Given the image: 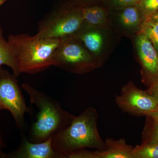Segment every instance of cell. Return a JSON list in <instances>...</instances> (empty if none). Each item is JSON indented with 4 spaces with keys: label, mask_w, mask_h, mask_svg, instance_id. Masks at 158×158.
<instances>
[{
    "label": "cell",
    "mask_w": 158,
    "mask_h": 158,
    "mask_svg": "<svg viewBox=\"0 0 158 158\" xmlns=\"http://www.w3.org/2000/svg\"><path fill=\"white\" fill-rule=\"evenodd\" d=\"M89 0H75V2L76 3V6L80 8H83L84 7V3L88 2Z\"/></svg>",
    "instance_id": "23"
},
{
    "label": "cell",
    "mask_w": 158,
    "mask_h": 158,
    "mask_svg": "<svg viewBox=\"0 0 158 158\" xmlns=\"http://www.w3.org/2000/svg\"><path fill=\"white\" fill-rule=\"evenodd\" d=\"M135 158H158V143L142 141L140 145L133 148Z\"/></svg>",
    "instance_id": "13"
},
{
    "label": "cell",
    "mask_w": 158,
    "mask_h": 158,
    "mask_svg": "<svg viewBox=\"0 0 158 158\" xmlns=\"http://www.w3.org/2000/svg\"><path fill=\"white\" fill-rule=\"evenodd\" d=\"M116 105L122 111L136 116H148L158 108V103L148 93L130 81L116 97Z\"/></svg>",
    "instance_id": "7"
},
{
    "label": "cell",
    "mask_w": 158,
    "mask_h": 158,
    "mask_svg": "<svg viewBox=\"0 0 158 158\" xmlns=\"http://www.w3.org/2000/svg\"><path fill=\"white\" fill-rule=\"evenodd\" d=\"M85 48L75 35L61 40L53 55L52 66L75 73L88 71L95 64Z\"/></svg>",
    "instance_id": "5"
},
{
    "label": "cell",
    "mask_w": 158,
    "mask_h": 158,
    "mask_svg": "<svg viewBox=\"0 0 158 158\" xmlns=\"http://www.w3.org/2000/svg\"><path fill=\"white\" fill-rule=\"evenodd\" d=\"M16 77L0 67V103L4 109L9 110L18 126L21 127L25 114L30 110L26 105Z\"/></svg>",
    "instance_id": "6"
},
{
    "label": "cell",
    "mask_w": 158,
    "mask_h": 158,
    "mask_svg": "<svg viewBox=\"0 0 158 158\" xmlns=\"http://www.w3.org/2000/svg\"><path fill=\"white\" fill-rule=\"evenodd\" d=\"M8 158V154L5 153L2 150V148H0V158Z\"/></svg>",
    "instance_id": "24"
},
{
    "label": "cell",
    "mask_w": 158,
    "mask_h": 158,
    "mask_svg": "<svg viewBox=\"0 0 158 158\" xmlns=\"http://www.w3.org/2000/svg\"><path fill=\"white\" fill-rule=\"evenodd\" d=\"M138 55L148 87L158 76V54L152 43L142 33L136 39Z\"/></svg>",
    "instance_id": "8"
},
{
    "label": "cell",
    "mask_w": 158,
    "mask_h": 158,
    "mask_svg": "<svg viewBox=\"0 0 158 158\" xmlns=\"http://www.w3.org/2000/svg\"><path fill=\"white\" fill-rule=\"evenodd\" d=\"M146 91L158 103V76L151 84Z\"/></svg>",
    "instance_id": "19"
},
{
    "label": "cell",
    "mask_w": 158,
    "mask_h": 158,
    "mask_svg": "<svg viewBox=\"0 0 158 158\" xmlns=\"http://www.w3.org/2000/svg\"><path fill=\"white\" fill-rule=\"evenodd\" d=\"M98 118L97 111L92 107L87 108L79 116H74L68 126L52 136L53 149L65 158L71 153L85 148L106 149L105 142L98 129Z\"/></svg>",
    "instance_id": "1"
},
{
    "label": "cell",
    "mask_w": 158,
    "mask_h": 158,
    "mask_svg": "<svg viewBox=\"0 0 158 158\" xmlns=\"http://www.w3.org/2000/svg\"><path fill=\"white\" fill-rule=\"evenodd\" d=\"M90 8L94 13V15L96 16L97 18L101 23L103 22L105 19V14L104 11L103 9L97 6L90 7Z\"/></svg>",
    "instance_id": "20"
},
{
    "label": "cell",
    "mask_w": 158,
    "mask_h": 158,
    "mask_svg": "<svg viewBox=\"0 0 158 158\" xmlns=\"http://www.w3.org/2000/svg\"><path fill=\"white\" fill-rule=\"evenodd\" d=\"M22 88L29 95L31 102L39 110L32 130V135L36 141H46L70 123L74 116L62 110L56 102L45 94L28 83H23Z\"/></svg>",
    "instance_id": "3"
},
{
    "label": "cell",
    "mask_w": 158,
    "mask_h": 158,
    "mask_svg": "<svg viewBox=\"0 0 158 158\" xmlns=\"http://www.w3.org/2000/svg\"><path fill=\"white\" fill-rule=\"evenodd\" d=\"M142 133V141L158 143V124L150 116H146Z\"/></svg>",
    "instance_id": "15"
},
{
    "label": "cell",
    "mask_w": 158,
    "mask_h": 158,
    "mask_svg": "<svg viewBox=\"0 0 158 158\" xmlns=\"http://www.w3.org/2000/svg\"><path fill=\"white\" fill-rule=\"evenodd\" d=\"M153 20L155 21L158 22V12L153 17Z\"/></svg>",
    "instance_id": "26"
},
{
    "label": "cell",
    "mask_w": 158,
    "mask_h": 158,
    "mask_svg": "<svg viewBox=\"0 0 158 158\" xmlns=\"http://www.w3.org/2000/svg\"><path fill=\"white\" fill-rule=\"evenodd\" d=\"M6 144L3 142L2 136H1V134H0V148H2L6 147Z\"/></svg>",
    "instance_id": "25"
},
{
    "label": "cell",
    "mask_w": 158,
    "mask_h": 158,
    "mask_svg": "<svg viewBox=\"0 0 158 158\" xmlns=\"http://www.w3.org/2000/svg\"><path fill=\"white\" fill-rule=\"evenodd\" d=\"M6 0H0V7L6 2Z\"/></svg>",
    "instance_id": "27"
},
{
    "label": "cell",
    "mask_w": 158,
    "mask_h": 158,
    "mask_svg": "<svg viewBox=\"0 0 158 158\" xmlns=\"http://www.w3.org/2000/svg\"><path fill=\"white\" fill-rule=\"evenodd\" d=\"M141 5L146 12L152 14L158 10V0H142Z\"/></svg>",
    "instance_id": "18"
},
{
    "label": "cell",
    "mask_w": 158,
    "mask_h": 158,
    "mask_svg": "<svg viewBox=\"0 0 158 158\" xmlns=\"http://www.w3.org/2000/svg\"><path fill=\"white\" fill-rule=\"evenodd\" d=\"M81 9L82 16L85 22L92 25H96L101 23L100 22L94 15L90 7H84L81 8Z\"/></svg>",
    "instance_id": "17"
},
{
    "label": "cell",
    "mask_w": 158,
    "mask_h": 158,
    "mask_svg": "<svg viewBox=\"0 0 158 158\" xmlns=\"http://www.w3.org/2000/svg\"><path fill=\"white\" fill-rule=\"evenodd\" d=\"M120 20L124 27H135L140 21V15L138 9L134 7L127 8L120 15Z\"/></svg>",
    "instance_id": "16"
},
{
    "label": "cell",
    "mask_w": 158,
    "mask_h": 158,
    "mask_svg": "<svg viewBox=\"0 0 158 158\" xmlns=\"http://www.w3.org/2000/svg\"><path fill=\"white\" fill-rule=\"evenodd\" d=\"M85 23L81 8L59 0L39 22L36 34L43 38L62 40L75 35Z\"/></svg>",
    "instance_id": "4"
},
{
    "label": "cell",
    "mask_w": 158,
    "mask_h": 158,
    "mask_svg": "<svg viewBox=\"0 0 158 158\" xmlns=\"http://www.w3.org/2000/svg\"><path fill=\"white\" fill-rule=\"evenodd\" d=\"M141 33L152 43L158 54V22L147 20L141 26Z\"/></svg>",
    "instance_id": "14"
},
{
    "label": "cell",
    "mask_w": 158,
    "mask_h": 158,
    "mask_svg": "<svg viewBox=\"0 0 158 158\" xmlns=\"http://www.w3.org/2000/svg\"><path fill=\"white\" fill-rule=\"evenodd\" d=\"M148 116H150L154 121L158 124V108Z\"/></svg>",
    "instance_id": "22"
},
{
    "label": "cell",
    "mask_w": 158,
    "mask_h": 158,
    "mask_svg": "<svg viewBox=\"0 0 158 158\" xmlns=\"http://www.w3.org/2000/svg\"><path fill=\"white\" fill-rule=\"evenodd\" d=\"M3 109H4V108H3L2 105L1 104V103H0V110H3Z\"/></svg>",
    "instance_id": "28"
},
{
    "label": "cell",
    "mask_w": 158,
    "mask_h": 158,
    "mask_svg": "<svg viewBox=\"0 0 158 158\" xmlns=\"http://www.w3.org/2000/svg\"><path fill=\"white\" fill-rule=\"evenodd\" d=\"M60 40L26 34H11L8 39L16 52L20 74L38 73L52 66L53 55Z\"/></svg>",
    "instance_id": "2"
},
{
    "label": "cell",
    "mask_w": 158,
    "mask_h": 158,
    "mask_svg": "<svg viewBox=\"0 0 158 158\" xmlns=\"http://www.w3.org/2000/svg\"><path fill=\"white\" fill-rule=\"evenodd\" d=\"M9 158H65L61 153L53 149L52 136L40 143H30L24 139L17 150L8 154Z\"/></svg>",
    "instance_id": "9"
},
{
    "label": "cell",
    "mask_w": 158,
    "mask_h": 158,
    "mask_svg": "<svg viewBox=\"0 0 158 158\" xmlns=\"http://www.w3.org/2000/svg\"><path fill=\"white\" fill-rule=\"evenodd\" d=\"M142 0H113V3L117 6H130L136 5Z\"/></svg>",
    "instance_id": "21"
},
{
    "label": "cell",
    "mask_w": 158,
    "mask_h": 158,
    "mask_svg": "<svg viewBox=\"0 0 158 158\" xmlns=\"http://www.w3.org/2000/svg\"><path fill=\"white\" fill-rule=\"evenodd\" d=\"M105 142L106 149L96 150L97 158H135L133 147L124 138L116 140L108 138Z\"/></svg>",
    "instance_id": "10"
},
{
    "label": "cell",
    "mask_w": 158,
    "mask_h": 158,
    "mask_svg": "<svg viewBox=\"0 0 158 158\" xmlns=\"http://www.w3.org/2000/svg\"><path fill=\"white\" fill-rule=\"evenodd\" d=\"M83 27L76 34V37L90 52L96 55L99 53L103 43L101 34L96 31H85Z\"/></svg>",
    "instance_id": "12"
},
{
    "label": "cell",
    "mask_w": 158,
    "mask_h": 158,
    "mask_svg": "<svg viewBox=\"0 0 158 158\" xmlns=\"http://www.w3.org/2000/svg\"><path fill=\"white\" fill-rule=\"evenodd\" d=\"M2 65L10 67L15 77L20 74L16 52L8 40L5 39L2 29L0 27V67Z\"/></svg>",
    "instance_id": "11"
}]
</instances>
